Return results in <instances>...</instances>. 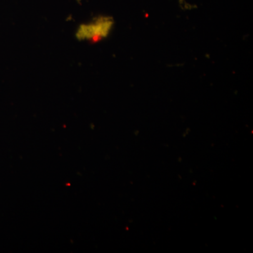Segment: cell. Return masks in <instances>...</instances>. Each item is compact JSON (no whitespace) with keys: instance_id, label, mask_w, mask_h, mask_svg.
Instances as JSON below:
<instances>
[{"instance_id":"cell-1","label":"cell","mask_w":253,"mask_h":253,"mask_svg":"<svg viewBox=\"0 0 253 253\" xmlns=\"http://www.w3.org/2000/svg\"><path fill=\"white\" fill-rule=\"evenodd\" d=\"M114 26L115 20L112 16L99 15L87 22L80 24L75 33V37L79 42L97 43L111 35Z\"/></svg>"}]
</instances>
